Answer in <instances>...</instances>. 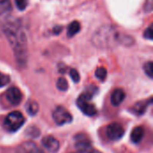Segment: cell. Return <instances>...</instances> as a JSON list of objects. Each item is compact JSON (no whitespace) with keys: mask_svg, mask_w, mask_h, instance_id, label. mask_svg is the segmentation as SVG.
Masks as SVG:
<instances>
[{"mask_svg":"<svg viewBox=\"0 0 153 153\" xmlns=\"http://www.w3.org/2000/svg\"><path fill=\"white\" fill-rule=\"evenodd\" d=\"M0 30L11 45L17 63L24 65L28 58V48L21 22L9 13H0Z\"/></svg>","mask_w":153,"mask_h":153,"instance_id":"cell-1","label":"cell"},{"mask_svg":"<svg viewBox=\"0 0 153 153\" xmlns=\"http://www.w3.org/2000/svg\"><path fill=\"white\" fill-rule=\"evenodd\" d=\"M118 30L111 25L100 27L92 36V44L99 48H112L120 43Z\"/></svg>","mask_w":153,"mask_h":153,"instance_id":"cell-2","label":"cell"},{"mask_svg":"<svg viewBox=\"0 0 153 153\" xmlns=\"http://www.w3.org/2000/svg\"><path fill=\"white\" fill-rule=\"evenodd\" d=\"M24 122L25 118L20 111H13L4 118V126L9 132H15L22 126Z\"/></svg>","mask_w":153,"mask_h":153,"instance_id":"cell-3","label":"cell"},{"mask_svg":"<svg viewBox=\"0 0 153 153\" xmlns=\"http://www.w3.org/2000/svg\"><path fill=\"white\" fill-rule=\"evenodd\" d=\"M91 98H92V96L85 91L77 100V105H78L79 108L82 110V112L84 115L89 116V117H93L97 114V109H96L95 106L90 102V100Z\"/></svg>","mask_w":153,"mask_h":153,"instance_id":"cell-4","label":"cell"},{"mask_svg":"<svg viewBox=\"0 0 153 153\" xmlns=\"http://www.w3.org/2000/svg\"><path fill=\"white\" fill-rule=\"evenodd\" d=\"M52 117L55 123L58 126H64L65 124H69L73 120L72 115L65 108L62 106H58L54 109L52 113Z\"/></svg>","mask_w":153,"mask_h":153,"instance_id":"cell-5","label":"cell"},{"mask_svg":"<svg viewBox=\"0 0 153 153\" xmlns=\"http://www.w3.org/2000/svg\"><path fill=\"white\" fill-rule=\"evenodd\" d=\"M74 145L79 153H88L92 149L91 140L84 134H78L74 136Z\"/></svg>","mask_w":153,"mask_h":153,"instance_id":"cell-6","label":"cell"},{"mask_svg":"<svg viewBox=\"0 0 153 153\" xmlns=\"http://www.w3.org/2000/svg\"><path fill=\"white\" fill-rule=\"evenodd\" d=\"M107 136L112 141L119 140L123 137L125 134L124 127L119 123H111L107 127Z\"/></svg>","mask_w":153,"mask_h":153,"instance_id":"cell-7","label":"cell"},{"mask_svg":"<svg viewBox=\"0 0 153 153\" xmlns=\"http://www.w3.org/2000/svg\"><path fill=\"white\" fill-rule=\"evenodd\" d=\"M5 99L11 105L17 106L22 100V91L16 87H11L5 91Z\"/></svg>","mask_w":153,"mask_h":153,"instance_id":"cell-8","label":"cell"},{"mask_svg":"<svg viewBox=\"0 0 153 153\" xmlns=\"http://www.w3.org/2000/svg\"><path fill=\"white\" fill-rule=\"evenodd\" d=\"M16 153H43L41 149L33 142H25L20 144L17 149Z\"/></svg>","mask_w":153,"mask_h":153,"instance_id":"cell-9","label":"cell"},{"mask_svg":"<svg viewBox=\"0 0 153 153\" xmlns=\"http://www.w3.org/2000/svg\"><path fill=\"white\" fill-rule=\"evenodd\" d=\"M42 145L51 153H56L59 150V142L53 136H46L42 140Z\"/></svg>","mask_w":153,"mask_h":153,"instance_id":"cell-10","label":"cell"},{"mask_svg":"<svg viewBox=\"0 0 153 153\" xmlns=\"http://www.w3.org/2000/svg\"><path fill=\"white\" fill-rule=\"evenodd\" d=\"M126 98V93L122 89H116L111 94V103L113 106H119Z\"/></svg>","mask_w":153,"mask_h":153,"instance_id":"cell-11","label":"cell"},{"mask_svg":"<svg viewBox=\"0 0 153 153\" xmlns=\"http://www.w3.org/2000/svg\"><path fill=\"white\" fill-rule=\"evenodd\" d=\"M152 98H150L148 100L139 101V102H137V103L134 105V108H133V111H134L136 115H143V114L146 111L148 106H150V105L152 104Z\"/></svg>","mask_w":153,"mask_h":153,"instance_id":"cell-12","label":"cell"},{"mask_svg":"<svg viewBox=\"0 0 153 153\" xmlns=\"http://www.w3.org/2000/svg\"><path fill=\"white\" fill-rule=\"evenodd\" d=\"M144 136V129L143 126L134 127L131 134V140L134 143H139Z\"/></svg>","mask_w":153,"mask_h":153,"instance_id":"cell-13","label":"cell"},{"mask_svg":"<svg viewBox=\"0 0 153 153\" xmlns=\"http://www.w3.org/2000/svg\"><path fill=\"white\" fill-rule=\"evenodd\" d=\"M81 30V24L77 21L72 22L69 26H68V30H67V36L68 37H74L75 34H77Z\"/></svg>","mask_w":153,"mask_h":153,"instance_id":"cell-14","label":"cell"},{"mask_svg":"<svg viewBox=\"0 0 153 153\" xmlns=\"http://www.w3.org/2000/svg\"><path fill=\"white\" fill-rule=\"evenodd\" d=\"M39 111V105L36 101H30L27 105V112L30 116H35Z\"/></svg>","mask_w":153,"mask_h":153,"instance_id":"cell-15","label":"cell"},{"mask_svg":"<svg viewBox=\"0 0 153 153\" xmlns=\"http://www.w3.org/2000/svg\"><path fill=\"white\" fill-rule=\"evenodd\" d=\"M12 10L10 0H0V13H9Z\"/></svg>","mask_w":153,"mask_h":153,"instance_id":"cell-16","label":"cell"},{"mask_svg":"<svg viewBox=\"0 0 153 153\" xmlns=\"http://www.w3.org/2000/svg\"><path fill=\"white\" fill-rule=\"evenodd\" d=\"M56 87L59 91H67L68 89V83H67V81L64 78V77H60L57 79V82H56Z\"/></svg>","mask_w":153,"mask_h":153,"instance_id":"cell-17","label":"cell"},{"mask_svg":"<svg viewBox=\"0 0 153 153\" xmlns=\"http://www.w3.org/2000/svg\"><path fill=\"white\" fill-rule=\"evenodd\" d=\"M107 70L104 67H99L95 72V75L100 81H105V79L107 78Z\"/></svg>","mask_w":153,"mask_h":153,"instance_id":"cell-18","label":"cell"},{"mask_svg":"<svg viewBox=\"0 0 153 153\" xmlns=\"http://www.w3.org/2000/svg\"><path fill=\"white\" fill-rule=\"evenodd\" d=\"M143 70H144L145 74H146L150 78H152V61H149V62H147V63L144 65Z\"/></svg>","mask_w":153,"mask_h":153,"instance_id":"cell-19","label":"cell"},{"mask_svg":"<svg viewBox=\"0 0 153 153\" xmlns=\"http://www.w3.org/2000/svg\"><path fill=\"white\" fill-rule=\"evenodd\" d=\"M10 82V77L7 74L0 73V88L7 85Z\"/></svg>","mask_w":153,"mask_h":153,"instance_id":"cell-20","label":"cell"},{"mask_svg":"<svg viewBox=\"0 0 153 153\" xmlns=\"http://www.w3.org/2000/svg\"><path fill=\"white\" fill-rule=\"evenodd\" d=\"M15 4L19 10L23 11L26 9L28 5V0H15Z\"/></svg>","mask_w":153,"mask_h":153,"instance_id":"cell-21","label":"cell"},{"mask_svg":"<svg viewBox=\"0 0 153 153\" xmlns=\"http://www.w3.org/2000/svg\"><path fill=\"white\" fill-rule=\"evenodd\" d=\"M69 74H70V77L72 78V80H73L74 82H78L80 81V74H79V73H78L77 70H75V69H71Z\"/></svg>","mask_w":153,"mask_h":153,"instance_id":"cell-22","label":"cell"},{"mask_svg":"<svg viewBox=\"0 0 153 153\" xmlns=\"http://www.w3.org/2000/svg\"><path fill=\"white\" fill-rule=\"evenodd\" d=\"M144 38L147 39H152V26H149L146 30L144 31Z\"/></svg>","mask_w":153,"mask_h":153,"instance_id":"cell-23","label":"cell"},{"mask_svg":"<svg viewBox=\"0 0 153 153\" xmlns=\"http://www.w3.org/2000/svg\"><path fill=\"white\" fill-rule=\"evenodd\" d=\"M145 10L146 12H151L152 10V0H147L145 4Z\"/></svg>","mask_w":153,"mask_h":153,"instance_id":"cell-24","label":"cell"},{"mask_svg":"<svg viewBox=\"0 0 153 153\" xmlns=\"http://www.w3.org/2000/svg\"><path fill=\"white\" fill-rule=\"evenodd\" d=\"M61 30H62V27L61 26H56V27H55L54 29H53V32L55 33V34H59L60 32H61Z\"/></svg>","mask_w":153,"mask_h":153,"instance_id":"cell-25","label":"cell"},{"mask_svg":"<svg viewBox=\"0 0 153 153\" xmlns=\"http://www.w3.org/2000/svg\"><path fill=\"white\" fill-rule=\"evenodd\" d=\"M88 153H101L100 152H99V151H96V150H93V149H91L90 152Z\"/></svg>","mask_w":153,"mask_h":153,"instance_id":"cell-26","label":"cell"},{"mask_svg":"<svg viewBox=\"0 0 153 153\" xmlns=\"http://www.w3.org/2000/svg\"><path fill=\"white\" fill-rule=\"evenodd\" d=\"M72 153H77V152H72Z\"/></svg>","mask_w":153,"mask_h":153,"instance_id":"cell-27","label":"cell"}]
</instances>
